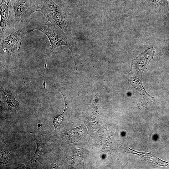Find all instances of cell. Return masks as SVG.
<instances>
[{"instance_id": "1", "label": "cell", "mask_w": 169, "mask_h": 169, "mask_svg": "<svg viewBox=\"0 0 169 169\" xmlns=\"http://www.w3.org/2000/svg\"><path fill=\"white\" fill-rule=\"evenodd\" d=\"M48 23L43 20H33L30 18L25 23L22 34L24 36L35 30L40 31L47 36L50 42L49 49L46 54L47 59L56 48L65 46L71 51L76 66L75 46L74 42L60 28L52 26Z\"/></svg>"}, {"instance_id": "2", "label": "cell", "mask_w": 169, "mask_h": 169, "mask_svg": "<svg viewBox=\"0 0 169 169\" xmlns=\"http://www.w3.org/2000/svg\"><path fill=\"white\" fill-rule=\"evenodd\" d=\"M39 11L47 19L46 22L50 23L51 26L55 27L56 25L68 34L70 21L62 8L53 0H43V6L40 7Z\"/></svg>"}, {"instance_id": "3", "label": "cell", "mask_w": 169, "mask_h": 169, "mask_svg": "<svg viewBox=\"0 0 169 169\" xmlns=\"http://www.w3.org/2000/svg\"><path fill=\"white\" fill-rule=\"evenodd\" d=\"M0 10V40H1L13 31L17 23L11 0H2Z\"/></svg>"}, {"instance_id": "4", "label": "cell", "mask_w": 169, "mask_h": 169, "mask_svg": "<svg viewBox=\"0 0 169 169\" xmlns=\"http://www.w3.org/2000/svg\"><path fill=\"white\" fill-rule=\"evenodd\" d=\"M25 22H17L13 31L4 39L0 40L1 54L6 57L14 55L18 50V45L21 46L23 28Z\"/></svg>"}, {"instance_id": "5", "label": "cell", "mask_w": 169, "mask_h": 169, "mask_svg": "<svg viewBox=\"0 0 169 169\" xmlns=\"http://www.w3.org/2000/svg\"><path fill=\"white\" fill-rule=\"evenodd\" d=\"M17 22H24L29 19L33 13L39 11V5L43 0H11Z\"/></svg>"}, {"instance_id": "6", "label": "cell", "mask_w": 169, "mask_h": 169, "mask_svg": "<svg viewBox=\"0 0 169 169\" xmlns=\"http://www.w3.org/2000/svg\"><path fill=\"white\" fill-rule=\"evenodd\" d=\"M155 52V50L153 48H148L132 61L131 65L135 66L137 72L142 71L148 62L153 59Z\"/></svg>"}, {"instance_id": "7", "label": "cell", "mask_w": 169, "mask_h": 169, "mask_svg": "<svg viewBox=\"0 0 169 169\" xmlns=\"http://www.w3.org/2000/svg\"><path fill=\"white\" fill-rule=\"evenodd\" d=\"M85 129L84 126L82 125L70 131L69 135L71 137L73 138V141H77L81 140L82 138L84 136L85 132Z\"/></svg>"}, {"instance_id": "8", "label": "cell", "mask_w": 169, "mask_h": 169, "mask_svg": "<svg viewBox=\"0 0 169 169\" xmlns=\"http://www.w3.org/2000/svg\"><path fill=\"white\" fill-rule=\"evenodd\" d=\"M36 142L37 145L36 151L33 158L28 162L29 163H37L39 161L43 154V146L40 144L39 141L38 142Z\"/></svg>"}, {"instance_id": "9", "label": "cell", "mask_w": 169, "mask_h": 169, "mask_svg": "<svg viewBox=\"0 0 169 169\" xmlns=\"http://www.w3.org/2000/svg\"><path fill=\"white\" fill-rule=\"evenodd\" d=\"M6 99L8 103L13 107H16L18 105V103L16 100L10 94H6Z\"/></svg>"}, {"instance_id": "10", "label": "cell", "mask_w": 169, "mask_h": 169, "mask_svg": "<svg viewBox=\"0 0 169 169\" xmlns=\"http://www.w3.org/2000/svg\"><path fill=\"white\" fill-rule=\"evenodd\" d=\"M64 113L55 118L54 120V121L53 125L54 126L55 130L52 133H54L56 131L57 128L59 126L61 122H62L64 118L63 116V115Z\"/></svg>"}]
</instances>
